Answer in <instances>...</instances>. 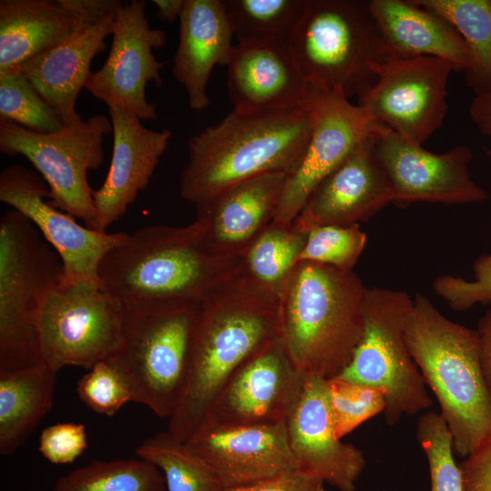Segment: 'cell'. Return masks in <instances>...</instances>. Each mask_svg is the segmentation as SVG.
<instances>
[{
  "label": "cell",
  "mask_w": 491,
  "mask_h": 491,
  "mask_svg": "<svg viewBox=\"0 0 491 491\" xmlns=\"http://www.w3.org/2000/svg\"><path fill=\"white\" fill-rule=\"evenodd\" d=\"M278 337V296L241 269L199 306L186 383L168 433L189 439L236 370Z\"/></svg>",
  "instance_id": "6da1fadb"
},
{
  "label": "cell",
  "mask_w": 491,
  "mask_h": 491,
  "mask_svg": "<svg viewBox=\"0 0 491 491\" xmlns=\"http://www.w3.org/2000/svg\"><path fill=\"white\" fill-rule=\"evenodd\" d=\"M202 234L198 219L140 228L104 257L99 279L127 310L200 305L242 269V258L209 252Z\"/></svg>",
  "instance_id": "7a4b0ae2"
},
{
  "label": "cell",
  "mask_w": 491,
  "mask_h": 491,
  "mask_svg": "<svg viewBox=\"0 0 491 491\" xmlns=\"http://www.w3.org/2000/svg\"><path fill=\"white\" fill-rule=\"evenodd\" d=\"M312 116L306 104L281 110H232L192 135L179 193L196 206L226 189L271 173L288 174L308 141Z\"/></svg>",
  "instance_id": "3957f363"
},
{
  "label": "cell",
  "mask_w": 491,
  "mask_h": 491,
  "mask_svg": "<svg viewBox=\"0 0 491 491\" xmlns=\"http://www.w3.org/2000/svg\"><path fill=\"white\" fill-rule=\"evenodd\" d=\"M367 288L353 271L300 261L278 296L279 338L294 366L326 379L342 373L364 329Z\"/></svg>",
  "instance_id": "277c9868"
},
{
  "label": "cell",
  "mask_w": 491,
  "mask_h": 491,
  "mask_svg": "<svg viewBox=\"0 0 491 491\" xmlns=\"http://www.w3.org/2000/svg\"><path fill=\"white\" fill-rule=\"evenodd\" d=\"M405 337L438 402L454 453L466 457L491 435V396L476 331L449 320L429 298L417 294L406 319Z\"/></svg>",
  "instance_id": "5b68a950"
},
{
  "label": "cell",
  "mask_w": 491,
  "mask_h": 491,
  "mask_svg": "<svg viewBox=\"0 0 491 491\" xmlns=\"http://www.w3.org/2000/svg\"><path fill=\"white\" fill-rule=\"evenodd\" d=\"M62 261L35 226L11 209L0 219V370L42 362L39 318L61 281Z\"/></svg>",
  "instance_id": "8992f818"
},
{
  "label": "cell",
  "mask_w": 491,
  "mask_h": 491,
  "mask_svg": "<svg viewBox=\"0 0 491 491\" xmlns=\"http://www.w3.org/2000/svg\"><path fill=\"white\" fill-rule=\"evenodd\" d=\"M289 45L308 82L347 99L372 86V65L389 58L369 3L362 0H308Z\"/></svg>",
  "instance_id": "52a82bcc"
},
{
  "label": "cell",
  "mask_w": 491,
  "mask_h": 491,
  "mask_svg": "<svg viewBox=\"0 0 491 491\" xmlns=\"http://www.w3.org/2000/svg\"><path fill=\"white\" fill-rule=\"evenodd\" d=\"M199 306L125 309L123 343L107 361L127 385L133 402L170 417L182 397Z\"/></svg>",
  "instance_id": "ba28073f"
},
{
  "label": "cell",
  "mask_w": 491,
  "mask_h": 491,
  "mask_svg": "<svg viewBox=\"0 0 491 491\" xmlns=\"http://www.w3.org/2000/svg\"><path fill=\"white\" fill-rule=\"evenodd\" d=\"M413 299L402 290L367 288L363 335L351 361L338 376L380 389L385 421L397 424L433 405L405 337Z\"/></svg>",
  "instance_id": "9c48e42d"
},
{
  "label": "cell",
  "mask_w": 491,
  "mask_h": 491,
  "mask_svg": "<svg viewBox=\"0 0 491 491\" xmlns=\"http://www.w3.org/2000/svg\"><path fill=\"white\" fill-rule=\"evenodd\" d=\"M112 132L111 120L103 115L64 125L54 133H36L12 121L0 119V151L23 155L47 185L49 202L57 209L102 231L93 202L87 172L104 159L103 142Z\"/></svg>",
  "instance_id": "30bf717a"
},
{
  "label": "cell",
  "mask_w": 491,
  "mask_h": 491,
  "mask_svg": "<svg viewBox=\"0 0 491 491\" xmlns=\"http://www.w3.org/2000/svg\"><path fill=\"white\" fill-rule=\"evenodd\" d=\"M125 320V306L100 280H61L40 313L42 362L58 372L107 361L123 343Z\"/></svg>",
  "instance_id": "8fae6325"
},
{
  "label": "cell",
  "mask_w": 491,
  "mask_h": 491,
  "mask_svg": "<svg viewBox=\"0 0 491 491\" xmlns=\"http://www.w3.org/2000/svg\"><path fill=\"white\" fill-rule=\"evenodd\" d=\"M306 105L311 133L294 168L287 174L273 221L290 225L318 185L370 134L376 122L341 92L307 81Z\"/></svg>",
  "instance_id": "7c38bea8"
},
{
  "label": "cell",
  "mask_w": 491,
  "mask_h": 491,
  "mask_svg": "<svg viewBox=\"0 0 491 491\" xmlns=\"http://www.w3.org/2000/svg\"><path fill=\"white\" fill-rule=\"evenodd\" d=\"M372 70L376 80L357 97V105L375 122L422 145L446 118L453 65L433 56L389 57Z\"/></svg>",
  "instance_id": "4fadbf2b"
},
{
  "label": "cell",
  "mask_w": 491,
  "mask_h": 491,
  "mask_svg": "<svg viewBox=\"0 0 491 491\" xmlns=\"http://www.w3.org/2000/svg\"><path fill=\"white\" fill-rule=\"evenodd\" d=\"M372 138L391 183L396 206L404 208L418 202L465 205L488 199L487 192L470 177L473 154L469 147L456 145L435 154L376 122Z\"/></svg>",
  "instance_id": "5bb4252c"
},
{
  "label": "cell",
  "mask_w": 491,
  "mask_h": 491,
  "mask_svg": "<svg viewBox=\"0 0 491 491\" xmlns=\"http://www.w3.org/2000/svg\"><path fill=\"white\" fill-rule=\"evenodd\" d=\"M145 1L121 3L112 32L107 58L91 72L85 89L109 107H119L141 121L157 117L156 105L147 101L145 87L150 82L162 84L163 64L153 51L166 41L165 32L152 28L145 15Z\"/></svg>",
  "instance_id": "9a60e30c"
},
{
  "label": "cell",
  "mask_w": 491,
  "mask_h": 491,
  "mask_svg": "<svg viewBox=\"0 0 491 491\" xmlns=\"http://www.w3.org/2000/svg\"><path fill=\"white\" fill-rule=\"evenodd\" d=\"M49 196V188L38 173L17 164L2 170L0 201L25 215L56 251L63 265L61 280H100L102 260L129 234L90 229L55 208Z\"/></svg>",
  "instance_id": "2e32d148"
},
{
  "label": "cell",
  "mask_w": 491,
  "mask_h": 491,
  "mask_svg": "<svg viewBox=\"0 0 491 491\" xmlns=\"http://www.w3.org/2000/svg\"><path fill=\"white\" fill-rule=\"evenodd\" d=\"M278 337L227 381L207 418L221 426L285 423L304 384Z\"/></svg>",
  "instance_id": "e0dca14e"
},
{
  "label": "cell",
  "mask_w": 491,
  "mask_h": 491,
  "mask_svg": "<svg viewBox=\"0 0 491 491\" xmlns=\"http://www.w3.org/2000/svg\"><path fill=\"white\" fill-rule=\"evenodd\" d=\"M285 424L298 471L339 491L355 490L366 458L361 449L336 436L327 379L305 376Z\"/></svg>",
  "instance_id": "ac0fdd59"
},
{
  "label": "cell",
  "mask_w": 491,
  "mask_h": 491,
  "mask_svg": "<svg viewBox=\"0 0 491 491\" xmlns=\"http://www.w3.org/2000/svg\"><path fill=\"white\" fill-rule=\"evenodd\" d=\"M185 443L214 470L225 489L298 471L285 423L221 426L205 421Z\"/></svg>",
  "instance_id": "d6986e66"
},
{
  "label": "cell",
  "mask_w": 491,
  "mask_h": 491,
  "mask_svg": "<svg viewBox=\"0 0 491 491\" xmlns=\"http://www.w3.org/2000/svg\"><path fill=\"white\" fill-rule=\"evenodd\" d=\"M393 200L392 185L376 156L371 133L318 185L293 224L306 233L319 225L359 224Z\"/></svg>",
  "instance_id": "ffe728a7"
},
{
  "label": "cell",
  "mask_w": 491,
  "mask_h": 491,
  "mask_svg": "<svg viewBox=\"0 0 491 491\" xmlns=\"http://www.w3.org/2000/svg\"><path fill=\"white\" fill-rule=\"evenodd\" d=\"M113 151L102 185L93 191V202L102 231L124 215L149 184L172 134L151 130L131 113L109 107Z\"/></svg>",
  "instance_id": "44dd1931"
},
{
  "label": "cell",
  "mask_w": 491,
  "mask_h": 491,
  "mask_svg": "<svg viewBox=\"0 0 491 491\" xmlns=\"http://www.w3.org/2000/svg\"><path fill=\"white\" fill-rule=\"evenodd\" d=\"M226 67L234 110H281L305 105L307 80L289 44L238 42Z\"/></svg>",
  "instance_id": "7402d4cb"
},
{
  "label": "cell",
  "mask_w": 491,
  "mask_h": 491,
  "mask_svg": "<svg viewBox=\"0 0 491 491\" xmlns=\"http://www.w3.org/2000/svg\"><path fill=\"white\" fill-rule=\"evenodd\" d=\"M286 175L279 172L249 179L196 206L203 246L214 255L241 258L272 223Z\"/></svg>",
  "instance_id": "603a6c76"
},
{
  "label": "cell",
  "mask_w": 491,
  "mask_h": 491,
  "mask_svg": "<svg viewBox=\"0 0 491 491\" xmlns=\"http://www.w3.org/2000/svg\"><path fill=\"white\" fill-rule=\"evenodd\" d=\"M116 13L97 23H85L64 40L23 64L21 71L64 125L82 120L75 110L91 64L112 35Z\"/></svg>",
  "instance_id": "cb8c5ba5"
},
{
  "label": "cell",
  "mask_w": 491,
  "mask_h": 491,
  "mask_svg": "<svg viewBox=\"0 0 491 491\" xmlns=\"http://www.w3.org/2000/svg\"><path fill=\"white\" fill-rule=\"evenodd\" d=\"M172 73L187 93L191 109L209 107L206 93L213 68L226 65L234 45L221 0H185Z\"/></svg>",
  "instance_id": "d4e9b609"
},
{
  "label": "cell",
  "mask_w": 491,
  "mask_h": 491,
  "mask_svg": "<svg viewBox=\"0 0 491 491\" xmlns=\"http://www.w3.org/2000/svg\"><path fill=\"white\" fill-rule=\"evenodd\" d=\"M389 57L433 56L455 71L469 72L473 58L456 28L442 15L412 0H369Z\"/></svg>",
  "instance_id": "484cf974"
},
{
  "label": "cell",
  "mask_w": 491,
  "mask_h": 491,
  "mask_svg": "<svg viewBox=\"0 0 491 491\" xmlns=\"http://www.w3.org/2000/svg\"><path fill=\"white\" fill-rule=\"evenodd\" d=\"M85 23L71 0H1L0 72L18 70Z\"/></svg>",
  "instance_id": "4316f807"
},
{
  "label": "cell",
  "mask_w": 491,
  "mask_h": 491,
  "mask_svg": "<svg viewBox=\"0 0 491 491\" xmlns=\"http://www.w3.org/2000/svg\"><path fill=\"white\" fill-rule=\"evenodd\" d=\"M57 372L45 363L0 370V453L18 450L50 411Z\"/></svg>",
  "instance_id": "83f0119b"
},
{
  "label": "cell",
  "mask_w": 491,
  "mask_h": 491,
  "mask_svg": "<svg viewBox=\"0 0 491 491\" xmlns=\"http://www.w3.org/2000/svg\"><path fill=\"white\" fill-rule=\"evenodd\" d=\"M448 20L466 42L473 68L466 73L476 95L491 90V0H412Z\"/></svg>",
  "instance_id": "f1b7e54d"
},
{
  "label": "cell",
  "mask_w": 491,
  "mask_h": 491,
  "mask_svg": "<svg viewBox=\"0 0 491 491\" xmlns=\"http://www.w3.org/2000/svg\"><path fill=\"white\" fill-rule=\"evenodd\" d=\"M238 42L289 44L308 0H221Z\"/></svg>",
  "instance_id": "f546056e"
},
{
  "label": "cell",
  "mask_w": 491,
  "mask_h": 491,
  "mask_svg": "<svg viewBox=\"0 0 491 491\" xmlns=\"http://www.w3.org/2000/svg\"><path fill=\"white\" fill-rule=\"evenodd\" d=\"M307 233L294 224L272 222L248 247L242 258V272L259 286L279 296L297 262Z\"/></svg>",
  "instance_id": "4dcf8cb0"
},
{
  "label": "cell",
  "mask_w": 491,
  "mask_h": 491,
  "mask_svg": "<svg viewBox=\"0 0 491 491\" xmlns=\"http://www.w3.org/2000/svg\"><path fill=\"white\" fill-rule=\"evenodd\" d=\"M135 453L161 471L166 491H225L214 470L168 431L147 438Z\"/></svg>",
  "instance_id": "1f68e13d"
},
{
  "label": "cell",
  "mask_w": 491,
  "mask_h": 491,
  "mask_svg": "<svg viewBox=\"0 0 491 491\" xmlns=\"http://www.w3.org/2000/svg\"><path fill=\"white\" fill-rule=\"evenodd\" d=\"M161 471L142 458L94 461L61 476L53 491H165Z\"/></svg>",
  "instance_id": "d6a6232c"
},
{
  "label": "cell",
  "mask_w": 491,
  "mask_h": 491,
  "mask_svg": "<svg viewBox=\"0 0 491 491\" xmlns=\"http://www.w3.org/2000/svg\"><path fill=\"white\" fill-rule=\"evenodd\" d=\"M0 119L36 133H54L64 126L58 114L18 70L0 72Z\"/></svg>",
  "instance_id": "836d02e7"
},
{
  "label": "cell",
  "mask_w": 491,
  "mask_h": 491,
  "mask_svg": "<svg viewBox=\"0 0 491 491\" xmlns=\"http://www.w3.org/2000/svg\"><path fill=\"white\" fill-rule=\"evenodd\" d=\"M417 442L430 475V491H465L460 465L456 462L453 437L439 413L428 410L416 426Z\"/></svg>",
  "instance_id": "e575fe53"
},
{
  "label": "cell",
  "mask_w": 491,
  "mask_h": 491,
  "mask_svg": "<svg viewBox=\"0 0 491 491\" xmlns=\"http://www.w3.org/2000/svg\"><path fill=\"white\" fill-rule=\"evenodd\" d=\"M366 241V234L359 224L315 226L307 231L297 262L309 261L351 271L363 254Z\"/></svg>",
  "instance_id": "d590c367"
},
{
  "label": "cell",
  "mask_w": 491,
  "mask_h": 491,
  "mask_svg": "<svg viewBox=\"0 0 491 491\" xmlns=\"http://www.w3.org/2000/svg\"><path fill=\"white\" fill-rule=\"evenodd\" d=\"M327 386L335 433L339 439L385 410L384 394L376 387L338 376L327 379Z\"/></svg>",
  "instance_id": "8d00e7d4"
},
{
  "label": "cell",
  "mask_w": 491,
  "mask_h": 491,
  "mask_svg": "<svg viewBox=\"0 0 491 491\" xmlns=\"http://www.w3.org/2000/svg\"><path fill=\"white\" fill-rule=\"evenodd\" d=\"M76 394L87 407L108 416L133 401L125 380L108 361L96 363L81 376L76 384Z\"/></svg>",
  "instance_id": "74e56055"
},
{
  "label": "cell",
  "mask_w": 491,
  "mask_h": 491,
  "mask_svg": "<svg viewBox=\"0 0 491 491\" xmlns=\"http://www.w3.org/2000/svg\"><path fill=\"white\" fill-rule=\"evenodd\" d=\"M474 281L444 275L433 282L435 293L457 312L476 304H491V254L478 256L473 264Z\"/></svg>",
  "instance_id": "f35d334b"
},
{
  "label": "cell",
  "mask_w": 491,
  "mask_h": 491,
  "mask_svg": "<svg viewBox=\"0 0 491 491\" xmlns=\"http://www.w3.org/2000/svg\"><path fill=\"white\" fill-rule=\"evenodd\" d=\"M86 447L85 426L78 423H60L47 426L39 436V452L55 465L74 462Z\"/></svg>",
  "instance_id": "ab89813d"
},
{
  "label": "cell",
  "mask_w": 491,
  "mask_h": 491,
  "mask_svg": "<svg viewBox=\"0 0 491 491\" xmlns=\"http://www.w3.org/2000/svg\"><path fill=\"white\" fill-rule=\"evenodd\" d=\"M465 491H491V435L460 464Z\"/></svg>",
  "instance_id": "60d3db41"
},
{
  "label": "cell",
  "mask_w": 491,
  "mask_h": 491,
  "mask_svg": "<svg viewBox=\"0 0 491 491\" xmlns=\"http://www.w3.org/2000/svg\"><path fill=\"white\" fill-rule=\"evenodd\" d=\"M324 483L300 471L287 473L254 485L225 491H325Z\"/></svg>",
  "instance_id": "b9f144b4"
},
{
  "label": "cell",
  "mask_w": 491,
  "mask_h": 491,
  "mask_svg": "<svg viewBox=\"0 0 491 491\" xmlns=\"http://www.w3.org/2000/svg\"><path fill=\"white\" fill-rule=\"evenodd\" d=\"M476 331L481 369L491 396V308L481 316Z\"/></svg>",
  "instance_id": "7bdbcfd3"
},
{
  "label": "cell",
  "mask_w": 491,
  "mask_h": 491,
  "mask_svg": "<svg viewBox=\"0 0 491 491\" xmlns=\"http://www.w3.org/2000/svg\"><path fill=\"white\" fill-rule=\"evenodd\" d=\"M469 115L477 128L491 137V90L476 95L469 106Z\"/></svg>",
  "instance_id": "ee69618b"
},
{
  "label": "cell",
  "mask_w": 491,
  "mask_h": 491,
  "mask_svg": "<svg viewBox=\"0 0 491 491\" xmlns=\"http://www.w3.org/2000/svg\"><path fill=\"white\" fill-rule=\"evenodd\" d=\"M156 15L161 21L173 23L179 19L185 0H154Z\"/></svg>",
  "instance_id": "f6af8a7d"
},
{
  "label": "cell",
  "mask_w": 491,
  "mask_h": 491,
  "mask_svg": "<svg viewBox=\"0 0 491 491\" xmlns=\"http://www.w3.org/2000/svg\"><path fill=\"white\" fill-rule=\"evenodd\" d=\"M486 154L488 159H489L490 162H491V149H488V148L486 149Z\"/></svg>",
  "instance_id": "bcb514c9"
}]
</instances>
